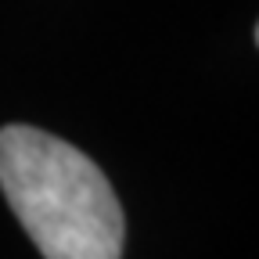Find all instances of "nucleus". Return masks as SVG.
<instances>
[{"instance_id":"obj_1","label":"nucleus","mask_w":259,"mask_h":259,"mask_svg":"<svg viewBox=\"0 0 259 259\" xmlns=\"http://www.w3.org/2000/svg\"><path fill=\"white\" fill-rule=\"evenodd\" d=\"M0 191L44 259H122V205L101 166L69 141L4 126Z\"/></svg>"}]
</instances>
